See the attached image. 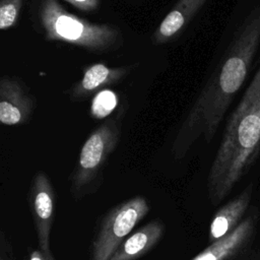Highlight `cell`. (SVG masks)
I'll return each mask as SVG.
<instances>
[{"label":"cell","mask_w":260,"mask_h":260,"mask_svg":"<svg viewBox=\"0 0 260 260\" xmlns=\"http://www.w3.org/2000/svg\"><path fill=\"white\" fill-rule=\"evenodd\" d=\"M260 46V5L253 7L236 29L216 69L182 121L172 144L182 159L200 137L210 142L235 96L244 85Z\"/></svg>","instance_id":"6da1fadb"},{"label":"cell","mask_w":260,"mask_h":260,"mask_svg":"<svg viewBox=\"0 0 260 260\" xmlns=\"http://www.w3.org/2000/svg\"><path fill=\"white\" fill-rule=\"evenodd\" d=\"M260 155V66L231 114L207 177L213 205L221 202Z\"/></svg>","instance_id":"7a4b0ae2"},{"label":"cell","mask_w":260,"mask_h":260,"mask_svg":"<svg viewBox=\"0 0 260 260\" xmlns=\"http://www.w3.org/2000/svg\"><path fill=\"white\" fill-rule=\"evenodd\" d=\"M38 19L47 41L65 43L92 54H108L124 44L119 27L78 17L57 0H40Z\"/></svg>","instance_id":"3957f363"},{"label":"cell","mask_w":260,"mask_h":260,"mask_svg":"<svg viewBox=\"0 0 260 260\" xmlns=\"http://www.w3.org/2000/svg\"><path fill=\"white\" fill-rule=\"evenodd\" d=\"M121 118H108L83 142L70 176L71 195L80 199L95 192L103 180V170L121 137Z\"/></svg>","instance_id":"277c9868"},{"label":"cell","mask_w":260,"mask_h":260,"mask_svg":"<svg viewBox=\"0 0 260 260\" xmlns=\"http://www.w3.org/2000/svg\"><path fill=\"white\" fill-rule=\"evenodd\" d=\"M148 212V201L139 195L112 207L100 220L91 242L90 260H109Z\"/></svg>","instance_id":"5b68a950"},{"label":"cell","mask_w":260,"mask_h":260,"mask_svg":"<svg viewBox=\"0 0 260 260\" xmlns=\"http://www.w3.org/2000/svg\"><path fill=\"white\" fill-rule=\"evenodd\" d=\"M259 212L253 208L229 235L211 243L191 260H259L254 243Z\"/></svg>","instance_id":"8992f818"},{"label":"cell","mask_w":260,"mask_h":260,"mask_svg":"<svg viewBox=\"0 0 260 260\" xmlns=\"http://www.w3.org/2000/svg\"><path fill=\"white\" fill-rule=\"evenodd\" d=\"M28 204L37 233L38 248L51 254L50 237L55 218L56 194L50 178L43 171L37 172L31 180Z\"/></svg>","instance_id":"52a82bcc"},{"label":"cell","mask_w":260,"mask_h":260,"mask_svg":"<svg viewBox=\"0 0 260 260\" xmlns=\"http://www.w3.org/2000/svg\"><path fill=\"white\" fill-rule=\"evenodd\" d=\"M37 101L22 81L14 76L0 80V122L5 126L18 127L26 124L36 109Z\"/></svg>","instance_id":"ba28073f"},{"label":"cell","mask_w":260,"mask_h":260,"mask_svg":"<svg viewBox=\"0 0 260 260\" xmlns=\"http://www.w3.org/2000/svg\"><path fill=\"white\" fill-rule=\"evenodd\" d=\"M137 64L111 67L104 63H94L83 70L81 78L69 89L71 100L81 101L102 91L106 86L115 84L128 76Z\"/></svg>","instance_id":"9c48e42d"},{"label":"cell","mask_w":260,"mask_h":260,"mask_svg":"<svg viewBox=\"0 0 260 260\" xmlns=\"http://www.w3.org/2000/svg\"><path fill=\"white\" fill-rule=\"evenodd\" d=\"M253 195V185L247 186L237 197L221 206L209 224V244L220 240L233 232L244 219Z\"/></svg>","instance_id":"30bf717a"},{"label":"cell","mask_w":260,"mask_h":260,"mask_svg":"<svg viewBox=\"0 0 260 260\" xmlns=\"http://www.w3.org/2000/svg\"><path fill=\"white\" fill-rule=\"evenodd\" d=\"M165 232L166 225L161 220L155 219L147 222L129 235L109 260H138L158 244Z\"/></svg>","instance_id":"8fae6325"},{"label":"cell","mask_w":260,"mask_h":260,"mask_svg":"<svg viewBox=\"0 0 260 260\" xmlns=\"http://www.w3.org/2000/svg\"><path fill=\"white\" fill-rule=\"evenodd\" d=\"M199 10L191 0H177L152 35V42L161 45L178 36Z\"/></svg>","instance_id":"7c38bea8"},{"label":"cell","mask_w":260,"mask_h":260,"mask_svg":"<svg viewBox=\"0 0 260 260\" xmlns=\"http://www.w3.org/2000/svg\"><path fill=\"white\" fill-rule=\"evenodd\" d=\"M23 0L0 1V29L8 30L18 21Z\"/></svg>","instance_id":"4fadbf2b"},{"label":"cell","mask_w":260,"mask_h":260,"mask_svg":"<svg viewBox=\"0 0 260 260\" xmlns=\"http://www.w3.org/2000/svg\"><path fill=\"white\" fill-rule=\"evenodd\" d=\"M117 103V96L115 92L111 90H102L93 98L91 105V114L93 117L101 119L108 116Z\"/></svg>","instance_id":"5bb4252c"},{"label":"cell","mask_w":260,"mask_h":260,"mask_svg":"<svg viewBox=\"0 0 260 260\" xmlns=\"http://www.w3.org/2000/svg\"><path fill=\"white\" fill-rule=\"evenodd\" d=\"M75 8L84 12L96 11L101 6V0H63Z\"/></svg>","instance_id":"9a60e30c"},{"label":"cell","mask_w":260,"mask_h":260,"mask_svg":"<svg viewBox=\"0 0 260 260\" xmlns=\"http://www.w3.org/2000/svg\"><path fill=\"white\" fill-rule=\"evenodd\" d=\"M0 260H15L11 243L4 231H1L0 236Z\"/></svg>","instance_id":"2e32d148"},{"label":"cell","mask_w":260,"mask_h":260,"mask_svg":"<svg viewBox=\"0 0 260 260\" xmlns=\"http://www.w3.org/2000/svg\"><path fill=\"white\" fill-rule=\"evenodd\" d=\"M28 260H56V259L52 253L47 254L44 251H42L40 248H38L29 252Z\"/></svg>","instance_id":"e0dca14e"},{"label":"cell","mask_w":260,"mask_h":260,"mask_svg":"<svg viewBox=\"0 0 260 260\" xmlns=\"http://www.w3.org/2000/svg\"><path fill=\"white\" fill-rule=\"evenodd\" d=\"M191 2L194 4V6L199 10L203 5L204 3L206 2V0H191Z\"/></svg>","instance_id":"ac0fdd59"}]
</instances>
